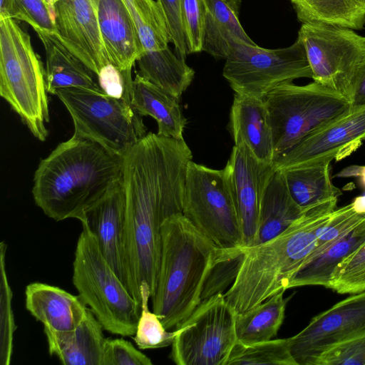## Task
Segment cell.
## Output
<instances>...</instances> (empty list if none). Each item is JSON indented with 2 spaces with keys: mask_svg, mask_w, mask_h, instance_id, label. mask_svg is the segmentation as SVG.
<instances>
[{
  "mask_svg": "<svg viewBox=\"0 0 365 365\" xmlns=\"http://www.w3.org/2000/svg\"><path fill=\"white\" fill-rule=\"evenodd\" d=\"M306 210L292 199L282 170H275L262 199L257 232L252 246L277 236L299 218Z\"/></svg>",
  "mask_w": 365,
  "mask_h": 365,
  "instance_id": "d4e9b609",
  "label": "cell"
},
{
  "mask_svg": "<svg viewBox=\"0 0 365 365\" xmlns=\"http://www.w3.org/2000/svg\"><path fill=\"white\" fill-rule=\"evenodd\" d=\"M26 309L43 325V329L66 331L75 329L84 319L87 306L78 296L41 282L28 284Z\"/></svg>",
  "mask_w": 365,
  "mask_h": 365,
  "instance_id": "d6986e66",
  "label": "cell"
},
{
  "mask_svg": "<svg viewBox=\"0 0 365 365\" xmlns=\"http://www.w3.org/2000/svg\"><path fill=\"white\" fill-rule=\"evenodd\" d=\"M131 106L140 115H149L158 123V134L182 139L187 120L180 98L150 83L138 73L133 79Z\"/></svg>",
  "mask_w": 365,
  "mask_h": 365,
  "instance_id": "cb8c5ba5",
  "label": "cell"
},
{
  "mask_svg": "<svg viewBox=\"0 0 365 365\" xmlns=\"http://www.w3.org/2000/svg\"><path fill=\"white\" fill-rule=\"evenodd\" d=\"M240 218L245 247L252 245L259 208L274 164L259 161L243 143L235 144L224 168Z\"/></svg>",
  "mask_w": 365,
  "mask_h": 365,
  "instance_id": "9a60e30c",
  "label": "cell"
},
{
  "mask_svg": "<svg viewBox=\"0 0 365 365\" xmlns=\"http://www.w3.org/2000/svg\"><path fill=\"white\" fill-rule=\"evenodd\" d=\"M364 221H365V210L358 208L356 201L336 208L322 227L316 247L307 261L324 252Z\"/></svg>",
  "mask_w": 365,
  "mask_h": 365,
  "instance_id": "836d02e7",
  "label": "cell"
},
{
  "mask_svg": "<svg viewBox=\"0 0 365 365\" xmlns=\"http://www.w3.org/2000/svg\"><path fill=\"white\" fill-rule=\"evenodd\" d=\"M284 292L281 290L254 308L236 314L237 342L252 345L271 340L277 334L289 301L284 297Z\"/></svg>",
  "mask_w": 365,
  "mask_h": 365,
  "instance_id": "f1b7e54d",
  "label": "cell"
},
{
  "mask_svg": "<svg viewBox=\"0 0 365 365\" xmlns=\"http://www.w3.org/2000/svg\"><path fill=\"white\" fill-rule=\"evenodd\" d=\"M73 283L104 330L122 336L135 334L141 304L121 282L84 225L74 253Z\"/></svg>",
  "mask_w": 365,
  "mask_h": 365,
  "instance_id": "8992f818",
  "label": "cell"
},
{
  "mask_svg": "<svg viewBox=\"0 0 365 365\" xmlns=\"http://www.w3.org/2000/svg\"><path fill=\"white\" fill-rule=\"evenodd\" d=\"M365 332V290L339 302L289 337L297 365H313L329 348Z\"/></svg>",
  "mask_w": 365,
  "mask_h": 365,
  "instance_id": "4fadbf2b",
  "label": "cell"
},
{
  "mask_svg": "<svg viewBox=\"0 0 365 365\" xmlns=\"http://www.w3.org/2000/svg\"><path fill=\"white\" fill-rule=\"evenodd\" d=\"M222 75L237 94L264 99L278 85L312 78L302 43L268 49L245 42L234 44L225 59Z\"/></svg>",
  "mask_w": 365,
  "mask_h": 365,
  "instance_id": "30bf717a",
  "label": "cell"
},
{
  "mask_svg": "<svg viewBox=\"0 0 365 365\" xmlns=\"http://www.w3.org/2000/svg\"><path fill=\"white\" fill-rule=\"evenodd\" d=\"M182 215L217 247L245 248L243 232L224 168L193 161L187 168Z\"/></svg>",
  "mask_w": 365,
  "mask_h": 365,
  "instance_id": "9c48e42d",
  "label": "cell"
},
{
  "mask_svg": "<svg viewBox=\"0 0 365 365\" xmlns=\"http://www.w3.org/2000/svg\"><path fill=\"white\" fill-rule=\"evenodd\" d=\"M13 19L29 24L34 31H56L54 7L44 0H14Z\"/></svg>",
  "mask_w": 365,
  "mask_h": 365,
  "instance_id": "f35d334b",
  "label": "cell"
},
{
  "mask_svg": "<svg viewBox=\"0 0 365 365\" xmlns=\"http://www.w3.org/2000/svg\"><path fill=\"white\" fill-rule=\"evenodd\" d=\"M337 200L307 209L277 236L245 248L237 276L224 294L236 314L287 289L291 278L314 251L319 233L336 209Z\"/></svg>",
  "mask_w": 365,
  "mask_h": 365,
  "instance_id": "7a4b0ae2",
  "label": "cell"
},
{
  "mask_svg": "<svg viewBox=\"0 0 365 365\" xmlns=\"http://www.w3.org/2000/svg\"><path fill=\"white\" fill-rule=\"evenodd\" d=\"M1 258V364L9 365L11 362L13 347V334L16 328L11 309L12 292L5 269L6 245L0 244Z\"/></svg>",
  "mask_w": 365,
  "mask_h": 365,
  "instance_id": "d590c367",
  "label": "cell"
},
{
  "mask_svg": "<svg viewBox=\"0 0 365 365\" xmlns=\"http://www.w3.org/2000/svg\"><path fill=\"white\" fill-rule=\"evenodd\" d=\"M131 71L132 69L121 70L109 63L97 75L99 86L106 94L131 104L133 83Z\"/></svg>",
  "mask_w": 365,
  "mask_h": 365,
  "instance_id": "ab89813d",
  "label": "cell"
},
{
  "mask_svg": "<svg viewBox=\"0 0 365 365\" xmlns=\"http://www.w3.org/2000/svg\"><path fill=\"white\" fill-rule=\"evenodd\" d=\"M35 31L45 51L48 93L55 95L57 90L66 88L103 92L97 76L63 45L55 32Z\"/></svg>",
  "mask_w": 365,
  "mask_h": 365,
  "instance_id": "7402d4cb",
  "label": "cell"
},
{
  "mask_svg": "<svg viewBox=\"0 0 365 365\" xmlns=\"http://www.w3.org/2000/svg\"><path fill=\"white\" fill-rule=\"evenodd\" d=\"M205 28L202 51L225 59L238 41L256 44L239 20L240 0H204Z\"/></svg>",
  "mask_w": 365,
  "mask_h": 365,
  "instance_id": "603a6c76",
  "label": "cell"
},
{
  "mask_svg": "<svg viewBox=\"0 0 365 365\" xmlns=\"http://www.w3.org/2000/svg\"><path fill=\"white\" fill-rule=\"evenodd\" d=\"M161 253L153 312L168 330L185 320L200 304L207 278L227 250L217 247L183 215L162 223Z\"/></svg>",
  "mask_w": 365,
  "mask_h": 365,
  "instance_id": "3957f363",
  "label": "cell"
},
{
  "mask_svg": "<svg viewBox=\"0 0 365 365\" xmlns=\"http://www.w3.org/2000/svg\"><path fill=\"white\" fill-rule=\"evenodd\" d=\"M163 9L170 36V43L174 45L175 53L186 58L187 48L182 29L179 0H156Z\"/></svg>",
  "mask_w": 365,
  "mask_h": 365,
  "instance_id": "b9f144b4",
  "label": "cell"
},
{
  "mask_svg": "<svg viewBox=\"0 0 365 365\" xmlns=\"http://www.w3.org/2000/svg\"><path fill=\"white\" fill-rule=\"evenodd\" d=\"M123 175V156L100 144L72 136L58 144L35 171L32 194L36 205L58 222L81 220Z\"/></svg>",
  "mask_w": 365,
  "mask_h": 365,
  "instance_id": "6da1fadb",
  "label": "cell"
},
{
  "mask_svg": "<svg viewBox=\"0 0 365 365\" xmlns=\"http://www.w3.org/2000/svg\"><path fill=\"white\" fill-rule=\"evenodd\" d=\"M313 365H365V332L329 348Z\"/></svg>",
  "mask_w": 365,
  "mask_h": 365,
  "instance_id": "74e56055",
  "label": "cell"
},
{
  "mask_svg": "<svg viewBox=\"0 0 365 365\" xmlns=\"http://www.w3.org/2000/svg\"><path fill=\"white\" fill-rule=\"evenodd\" d=\"M302 24L319 23L353 30L365 26V0H290Z\"/></svg>",
  "mask_w": 365,
  "mask_h": 365,
  "instance_id": "f546056e",
  "label": "cell"
},
{
  "mask_svg": "<svg viewBox=\"0 0 365 365\" xmlns=\"http://www.w3.org/2000/svg\"><path fill=\"white\" fill-rule=\"evenodd\" d=\"M136 62L141 76L179 98L195 76V71L186 63L185 58L178 56L169 46L145 51Z\"/></svg>",
  "mask_w": 365,
  "mask_h": 365,
  "instance_id": "83f0119b",
  "label": "cell"
},
{
  "mask_svg": "<svg viewBox=\"0 0 365 365\" xmlns=\"http://www.w3.org/2000/svg\"><path fill=\"white\" fill-rule=\"evenodd\" d=\"M297 38L302 43L312 79L350 102L358 70L365 58V36L337 26L302 24Z\"/></svg>",
  "mask_w": 365,
  "mask_h": 365,
  "instance_id": "7c38bea8",
  "label": "cell"
},
{
  "mask_svg": "<svg viewBox=\"0 0 365 365\" xmlns=\"http://www.w3.org/2000/svg\"><path fill=\"white\" fill-rule=\"evenodd\" d=\"M337 176L339 177H350L359 176L365 185V166H351L341 170Z\"/></svg>",
  "mask_w": 365,
  "mask_h": 365,
  "instance_id": "ee69618b",
  "label": "cell"
},
{
  "mask_svg": "<svg viewBox=\"0 0 365 365\" xmlns=\"http://www.w3.org/2000/svg\"><path fill=\"white\" fill-rule=\"evenodd\" d=\"M179 7L187 53L201 52L205 28V1L179 0Z\"/></svg>",
  "mask_w": 365,
  "mask_h": 365,
  "instance_id": "8d00e7d4",
  "label": "cell"
},
{
  "mask_svg": "<svg viewBox=\"0 0 365 365\" xmlns=\"http://www.w3.org/2000/svg\"><path fill=\"white\" fill-rule=\"evenodd\" d=\"M365 241V221L317 256L308 259L289 282L287 289L307 285L329 288L336 267Z\"/></svg>",
  "mask_w": 365,
  "mask_h": 365,
  "instance_id": "4316f807",
  "label": "cell"
},
{
  "mask_svg": "<svg viewBox=\"0 0 365 365\" xmlns=\"http://www.w3.org/2000/svg\"><path fill=\"white\" fill-rule=\"evenodd\" d=\"M49 6L54 7V5L60 0H44Z\"/></svg>",
  "mask_w": 365,
  "mask_h": 365,
  "instance_id": "f6af8a7d",
  "label": "cell"
},
{
  "mask_svg": "<svg viewBox=\"0 0 365 365\" xmlns=\"http://www.w3.org/2000/svg\"><path fill=\"white\" fill-rule=\"evenodd\" d=\"M91 1L110 63L121 70L132 69L145 50L123 0Z\"/></svg>",
  "mask_w": 365,
  "mask_h": 365,
  "instance_id": "ac0fdd59",
  "label": "cell"
},
{
  "mask_svg": "<svg viewBox=\"0 0 365 365\" xmlns=\"http://www.w3.org/2000/svg\"><path fill=\"white\" fill-rule=\"evenodd\" d=\"M103 327L90 308L73 329L53 331L43 329L48 351L65 365H102L106 338Z\"/></svg>",
  "mask_w": 365,
  "mask_h": 365,
  "instance_id": "44dd1931",
  "label": "cell"
},
{
  "mask_svg": "<svg viewBox=\"0 0 365 365\" xmlns=\"http://www.w3.org/2000/svg\"><path fill=\"white\" fill-rule=\"evenodd\" d=\"M141 296V310L137 324L135 334L133 339L140 349H155L172 345L179 330L175 328L168 331L159 317L148 307V301L151 297L150 287L143 282L140 287Z\"/></svg>",
  "mask_w": 365,
  "mask_h": 365,
  "instance_id": "d6a6232c",
  "label": "cell"
},
{
  "mask_svg": "<svg viewBox=\"0 0 365 365\" xmlns=\"http://www.w3.org/2000/svg\"><path fill=\"white\" fill-rule=\"evenodd\" d=\"M264 100L272 131L274 161L351 107L347 98L314 81L304 86L281 83Z\"/></svg>",
  "mask_w": 365,
  "mask_h": 365,
  "instance_id": "52a82bcc",
  "label": "cell"
},
{
  "mask_svg": "<svg viewBox=\"0 0 365 365\" xmlns=\"http://www.w3.org/2000/svg\"><path fill=\"white\" fill-rule=\"evenodd\" d=\"M331 162L324 160L280 170L292 199L303 210L338 198L342 194L331 181Z\"/></svg>",
  "mask_w": 365,
  "mask_h": 365,
  "instance_id": "484cf974",
  "label": "cell"
},
{
  "mask_svg": "<svg viewBox=\"0 0 365 365\" xmlns=\"http://www.w3.org/2000/svg\"><path fill=\"white\" fill-rule=\"evenodd\" d=\"M55 34L96 76L109 63L91 0H60L54 5Z\"/></svg>",
  "mask_w": 365,
  "mask_h": 365,
  "instance_id": "2e32d148",
  "label": "cell"
},
{
  "mask_svg": "<svg viewBox=\"0 0 365 365\" xmlns=\"http://www.w3.org/2000/svg\"><path fill=\"white\" fill-rule=\"evenodd\" d=\"M123 186L129 292L141 304V283H148L151 297L156 288L161 253L160 227L163 222L174 214L175 198L168 182L155 175L129 176Z\"/></svg>",
  "mask_w": 365,
  "mask_h": 365,
  "instance_id": "277c9868",
  "label": "cell"
},
{
  "mask_svg": "<svg viewBox=\"0 0 365 365\" xmlns=\"http://www.w3.org/2000/svg\"><path fill=\"white\" fill-rule=\"evenodd\" d=\"M365 140V104L351 106L305 136L288 152L276 159L275 170L332 161L342 152Z\"/></svg>",
  "mask_w": 365,
  "mask_h": 365,
  "instance_id": "5bb4252c",
  "label": "cell"
},
{
  "mask_svg": "<svg viewBox=\"0 0 365 365\" xmlns=\"http://www.w3.org/2000/svg\"><path fill=\"white\" fill-rule=\"evenodd\" d=\"M46 71L30 36L10 18H0V96L38 140L48 136Z\"/></svg>",
  "mask_w": 365,
  "mask_h": 365,
  "instance_id": "5b68a950",
  "label": "cell"
},
{
  "mask_svg": "<svg viewBox=\"0 0 365 365\" xmlns=\"http://www.w3.org/2000/svg\"><path fill=\"white\" fill-rule=\"evenodd\" d=\"M68 111L73 136L93 140L123 156L148 133L143 116L131 104L104 92L66 88L56 94Z\"/></svg>",
  "mask_w": 365,
  "mask_h": 365,
  "instance_id": "ba28073f",
  "label": "cell"
},
{
  "mask_svg": "<svg viewBox=\"0 0 365 365\" xmlns=\"http://www.w3.org/2000/svg\"><path fill=\"white\" fill-rule=\"evenodd\" d=\"M145 51L168 48L170 36L163 9L156 0H123Z\"/></svg>",
  "mask_w": 365,
  "mask_h": 365,
  "instance_id": "4dcf8cb0",
  "label": "cell"
},
{
  "mask_svg": "<svg viewBox=\"0 0 365 365\" xmlns=\"http://www.w3.org/2000/svg\"><path fill=\"white\" fill-rule=\"evenodd\" d=\"M329 288L339 294L365 290V241L336 267Z\"/></svg>",
  "mask_w": 365,
  "mask_h": 365,
  "instance_id": "e575fe53",
  "label": "cell"
},
{
  "mask_svg": "<svg viewBox=\"0 0 365 365\" xmlns=\"http://www.w3.org/2000/svg\"><path fill=\"white\" fill-rule=\"evenodd\" d=\"M150 359L123 338L106 339L102 365H151Z\"/></svg>",
  "mask_w": 365,
  "mask_h": 365,
  "instance_id": "60d3db41",
  "label": "cell"
},
{
  "mask_svg": "<svg viewBox=\"0 0 365 365\" xmlns=\"http://www.w3.org/2000/svg\"><path fill=\"white\" fill-rule=\"evenodd\" d=\"M125 218V197L121 178L84 212L80 222L92 232L105 258L129 291L124 240Z\"/></svg>",
  "mask_w": 365,
  "mask_h": 365,
  "instance_id": "e0dca14e",
  "label": "cell"
},
{
  "mask_svg": "<svg viewBox=\"0 0 365 365\" xmlns=\"http://www.w3.org/2000/svg\"><path fill=\"white\" fill-rule=\"evenodd\" d=\"M351 103V106L365 104V58L356 73Z\"/></svg>",
  "mask_w": 365,
  "mask_h": 365,
  "instance_id": "7bdbcfd3",
  "label": "cell"
},
{
  "mask_svg": "<svg viewBox=\"0 0 365 365\" xmlns=\"http://www.w3.org/2000/svg\"><path fill=\"white\" fill-rule=\"evenodd\" d=\"M230 128L235 145L243 143L259 161L274 163L272 131L264 99L235 93Z\"/></svg>",
  "mask_w": 365,
  "mask_h": 365,
  "instance_id": "ffe728a7",
  "label": "cell"
},
{
  "mask_svg": "<svg viewBox=\"0 0 365 365\" xmlns=\"http://www.w3.org/2000/svg\"><path fill=\"white\" fill-rule=\"evenodd\" d=\"M235 316L221 292L201 302L175 327L171 359L178 365H226L237 341Z\"/></svg>",
  "mask_w": 365,
  "mask_h": 365,
  "instance_id": "8fae6325",
  "label": "cell"
},
{
  "mask_svg": "<svg viewBox=\"0 0 365 365\" xmlns=\"http://www.w3.org/2000/svg\"><path fill=\"white\" fill-rule=\"evenodd\" d=\"M297 365L292 356L289 338L271 339L252 345L238 342L226 365Z\"/></svg>",
  "mask_w": 365,
  "mask_h": 365,
  "instance_id": "1f68e13d",
  "label": "cell"
}]
</instances>
